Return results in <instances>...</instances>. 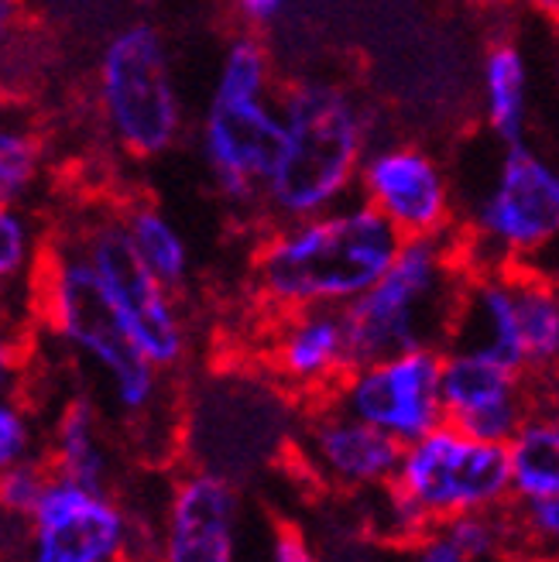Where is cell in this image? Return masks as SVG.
Returning <instances> with one entry per match:
<instances>
[{"instance_id":"ac0fdd59","label":"cell","mask_w":559,"mask_h":562,"mask_svg":"<svg viewBox=\"0 0 559 562\" xmlns=\"http://www.w3.org/2000/svg\"><path fill=\"white\" fill-rule=\"evenodd\" d=\"M42 457L55 476L93 491H114V449L107 439L103 408L93 395H76L59 408Z\"/></svg>"},{"instance_id":"d6986e66","label":"cell","mask_w":559,"mask_h":562,"mask_svg":"<svg viewBox=\"0 0 559 562\" xmlns=\"http://www.w3.org/2000/svg\"><path fill=\"white\" fill-rule=\"evenodd\" d=\"M481 114L484 131L501 145H522L533 134V76L522 45L494 35L481 55Z\"/></svg>"},{"instance_id":"603a6c76","label":"cell","mask_w":559,"mask_h":562,"mask_svg":"<svg viewBox=\"0 0 559 562\" xmlns=\"http://www.w3.org/2000/svg\"><path fill=\"white\" fill-rule=\"evenodd\" d=\"M48 237L35 213H27L24 203L0 206V295L35 289V274L42 268Z\"/></svg>"},{"instance_id":"5bb4252c","label":"cell","mask_w":559,"mask_h":562,"mask_svg":"<svg viewBox=\"0 0 559 562\" xmlns=\"http://www.w3.org/2000/svg\"><path fill=\"white\" fill-rule=\"evenodd\" d=\"M241 494L231 476L195 467L169 491L158 562H241Z\"/></svg>"},{"instance_id":"e0dca14e","label":"cell","mask_w":559,"mask_h":562,"mask_svg":"<svg viewBox=\"0 0 559 562\" xmlns=\"http://www.w3.org/2000/svg\"><path fill=\"white\" fill-rule=\"evenodd\" d=\"M443 350L478 353L501 368H512L525 374V347L515 316V292L508 268L501 271H470L463 278V289L454 308L450 336Z\"/></svg>"},{"instance_id":"8992f818","label":"cell","mask_w":559,"mask_h":562,"mask_svg":"<svg viewBox=\"0 0 559 562\" xmlns=\"http://www.w3.org/2000/svg\"><path fill=\"white\" fill-rule=\"evenodd\" d=\"M559 234V158L533 140L501 145L494 172L460 213V255L470 271H501Z\"/></svg>"},{"instance_id":"f1b7e54d","label":"cell","mask_w":559,"mask_h":562,"mask_svg":"<svg viewBox=\"0 0 559 562\" xmlns=\"http://www.w3.org/2000/svg\"><path fill=\"white\" fill-rule=\"evenodd\" d=\"M231 4V14L237 18V24L244 32H268L278 21L289 14V8L295 0H227Z\"/></svg>"},{"instance_id":"6da1fadb","label":"cell","mask_w":559,"mask_h":562,"mask_svg":"<svg viewBox=\"0 0 559 562\" xmlns=\"http://www.w3.org/2000/svg\"><path fill=\"white\" fill-rule=\"evenodd\" d=\"M405 237L357 195L326 213L268 223L250 255V292L268 313L333 305L365 295L399 258Z\"/></svg>"},{"instance_id":"8fae6325","label":"cell","mask_w":559,"mask_h":562,"mask_svg":"<svg viewBox=\"0 0 559 562\" xmlns=\"http://www.w3.org/2000/svg\"><path fill=\"white\" fill-rule=\"evenodd\" d=\"M357 195L402 237H446L460 227L454 172L418 140H374L360 165Z\"/></svg>"},{"instance_id":"7a4b0ae2","label":"cell","mask_w":559,"mask_h":562,"mask_svg":"<svg viewBox=\"0 0 559 562\" xmlns=\"http://www.w3.org/2000/svg\"><path fill=\"white\" fill-rule=\"evenodd\" d=\"M278 106L286 137L261 192V216L292 223L347 203L374 145L371 106L329 79L286 82L278 87Z\"/></svg>"},{"instance_id":"ba28073f","label":"cell","mask_w":559,"mask_h":562,"mask_svg":"<svg viewBox=\"0 0 559 562\" xmlns=\"http://www.w3.org/2000/svg\"><path fill=\"white\" fill-rule=\"evenodd\" d=\"M391 481L439 528L457 515L491 512L512 501L508 446L473 439L443 422L402 449Z\"/></svg>"},{"instance_id":"ffe728a7","label":"cell","mask_w":559,"mask_h":562,"mask_svg":"<svg viewBox=\"0 0 559 562\" xmlns=\"http://www.w3.org/2000/svg\"><path fill=\"white\" fill-rule=\"evenodd\" d=\"M515 316L525 347V378L559 391V285L508 265Z\"/></svg>"},{"instance_id":"83f0119b","label":"cell","mask_w":559,"mask_h":562,"mask_svg":"<svg viewBox=\"0 0 559 562\" xmlns=\"http://www.w3.org/2000/svg\"><path fill=\"white\" fill-rule=\"evenodd\" d=\"M268 562H323L313 549L302 525L289 518H275L268 531Z\"/></svg>"},{"instance_id":"9c48e42d","label":"cell","mask_w":559,"mask_h":562,"mask_svg":"<svg viewBox=\"0 0 559 562\" xmlns=\"http://www.w3.org/2000/svg\"><path fill=\"white\" fill-rule=\"evenodd\" d=\"M137 539L142 525L118 491H93L52 473L27 515L21 562H131Z\"/></svg>"},{"instance_id":"f546056e","label":"cell","mask_w":559,"mask_h":562,"mask_svg":"<svg viewBox=\"0 0 559 562\" xmlns=\"http://www.w3.org/2000/svg\"><path fill=\"white\" fill-rule=\"evenodd\" d=\"M512 268H522L528 274H536L543 281H549V285H559V234L549 237L546 244H539L533 255H525L522 261H515Z\"/></svg>"},{"instance_id":"4fadbf2b","label":"cell","mask_w":559,"mask_h":562,"mask_svg":"<svg viewBox=\"0 0 559 562\" xmlns=\"http://www.w3.org/2000/svg\"><path fill=\"white\" fill-rule=\"evenodd\" d=\"M292 449L310 481L340 494H357L388 484L402 463L405 446L326 398L313 402Z\"/></svg>"},{"instance_id":"52a82bcc","label":"cell","mask_w":559,"mask_h":562,"mask_svg":"<svg viewBox=\"0 0 559 562\" xmlns=\"http://www.w3.org/2000/svg\"><path fill=\"white\" fill-rule=\"evenodd\" d=\"M69 237L93 268L131 340L142 347V353L158 371H179L189 357V326L179 308V292L161 285L152 268L137 258L134 244L124 234L121 213L114 210L82 220Z\"/></svg>"},{"instance_id":"1f68e13d","label":"cell","mask_w":559,"mask_h":562,"mask_svg":"<svg viewBox=\"0 0 559 562\" xmlns=\"http://www.w3.org/2000/svg\"><path fill=\"white\" fill-rule=\"evenodd\" d=\"M528 11H536L552 32H559V0H525Z\"/></svg>"},{"instance_id":"7402d4cb","label":"cell","mask_w":559,"mask_h":562,"mask_svg":"<svg viewBox=\"0 0 559 562\" xmlns=\"http://www.w3.org/2000/svg\"><path fill=\"white\" fill-rule=\"evenodd\" d=\"M512 501H546L559 494V408H536L508 442Z\"/></svg>"},{"instance_id":"4316f807","label":"cell","mask_w":559,"mask_h":562,"mask_svg":"<svg viewBox=\"0 0 559 562\" xmlns=\"http://www.w3.org/2000/svg\"><path fill=\"white\" fill-rule=\"evenodd\" d=\"M27 378V333L0 316V398L21 395Z\"/></svg>"},{"instance_id":"5b68a950","label":"cell","mask_w":559,"mask_h":562,"mask_svg":"<svg viewBox=\"0 0 559 562\" xmlns=\"http://www.w3.org/2000/svg\"><path fill=\"white\" fill-rule=\"evenodd\" d=\"M97 117L124 158H165L186 131V103L169 38L152 21H131L110 35L93 66Z\"/></svg>"},{"instance_id":"d4e9b609","label":"cell","mask_w":559,"mask_h":562,"mask_svg":"<svg viewBox=\"0 0 559 562\" xmlns=\"http://www.w3.org/2000/svg\"><path fill=\"white\" fill-rule=\"evenodd\" d=\"M35 457H42V442L32 408L24 405L21 395L0 398V473Z\"/></svg>"},{"instance_id":"d6a6232c","label":"cell","mask_w":559,"mask_h":562,"mask_svg":"<svg viewBox=\"0 0 559 562\" xmlns=\"http://www.w3.org/2000/svg\"><path fill=\"white\" fill-rule=\"evenodd\" d=\"M14 18H18V0H0V38L11 32Z\"/></svg>"},{"instance_id":"44dd1931","label":"cell","mask_w":559,"mask_h":562,"mask_svg":"<svg viewBox=\"0 0 559 562\" xmlns=\"http://www.w3.org/2000/svg\"><path fill=\"white\" fill-rule=\"evenodd\" d=\"M118 213H121L127 240L137 250V258L152 268V274L161 285L182 292L192 274V255L172 216L148 200H127Z\"/></svg>"},{"instance_id":"277c9868","label":"cell","mask_w":559,"mask_h":562,"mask_svg":"<svg viewBox=\"0 0 559 562\" xmlns=\"http://www.w3.org/2000/svg\"><path fill=\"white\" fill-rule=\"evenodd\" d=\"M467 265L457 231L446 237H405L399 258L374 285L344 305L354 363L405 350H443Z\"/></svg>"},{"instance_id":"cb8c5ba5","label":"cell","mask_w":559,"mask_h":562,"mask_svg":"<svg viewBox=\"0 0 559 562\" xmlns=\"http://www.w3.org/2000/svg\"><path fill=\"white\" fill-rule=\"evenodd\" d=\"M45 176V140L21 124H0V206L24 203Z\"/></svg>"},{"instance_id":"7c38bea8","label":"cell","mask_w":559,"mask_h":562,"mask_svg":"<svg viewBox=\"0 0 559 562\" xmlns=\"http://www.w3.org/2000/svg\"><path fill=\"white\" fill-rule=\"evenodd\" d=\"M443 350H405L354 368L329 402L402 446L443 426ZM326 402V398H323Z\"/></svg>"},{"instance_id":"3957f363","label":"cell","mask_w":559,"mask_h":562,"mask_svg":"<svg viewBox=\"0 0 559 562\" xmlns=\"http://www.w3.org/2000/svg\"><path fill=\"white\" fill-rule=\"evenodd\" d=\"M32 299L42 326L97 378L107 408L131 426H145L158 415L165 405V371L131 340L72 237L48 240Z\"/></svg>"},{"instance_id":"4dcf8cb0","label":"cell","mask_w":559,"mask_h":562,"mask_svg":"<svg viewBox=\"0 0 559 562\" xmlns=\"http://www.w3.org/2000/svg\"><path fill=\"white\" fill-rule=\"evenodd\" d=\"M412 562H470V559L443 528H436L423 546L412 549Z\"/></svg>"},{"instance_id":"2e32d148","label":"cell","mask_w":559,"mask_h":562,"mask_svg":"<svg viewBox=\"0 0 559 562\" xmlns=\"http://www.w3.org/2000/svg\"><path fill=\"white\" fill-rule=\"evenodd\" d=\"M439 395L443 418L484 442L508 446L522 422L536 412V391L528 378L478 353L443 350Z\"/></svg>"},{"instance_id":"836d02e7","label":"cell","mask_w":559,"mask_h":562,"mask_svg":"<svg viewBox=\"0 0 559 562\" xmlns=\"http://www.w3.org/2000/svg\"><path fill=\"white\" fill-rule=\"evenodd\" d=\"M556 87H559V59H556Z\"/></svg>"},{"instance_id":"30bf717a","label":"cell","mask_w":559,"mask_h":562,"mask_svg":"<svg viewBox=\"0 0 559 562\" xmlns=\"http://www.w3.org/2000/svg\"><path fill=\"white\" fill-rule=\"evenodd\" d=\"M286 121L278 93H210L200 117V155L216 195L237 213L261 216V192L282 151Z\"/></svg>"},{"instance_id":"484cf974","label":"cell","mask_w":559,"mask_h":562,"mask_svg":"<svg viewBox=\"0 0 559 562\" xmlns=\"http://www.w3.org/2000/svg\"><path fill=\"white\" fill-rule=\"evenodd\" d=\"M48 463L45 457H35V460H24L18 467H11L8 473H0V508L11 512V515H21L27 518L35 512V504L48 484Z\"/></svg>"},{"instance_id":"9a60e30c","label":"cell","mask_w":559,"mask_h":562,"mask_svg":"<svg viewBox=\"0 0 559 562\" xmlns=\"http://www.w3.org/2000/svg\"><path fill=\"white\" fill-rule=\"evenodd\" d=\"M261 357L278 384H286L310 402L329 398L357 368L344 308L333 305L275 313L265 333Z\"/></svg>"}]
</instances>
